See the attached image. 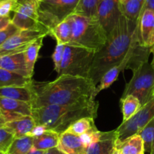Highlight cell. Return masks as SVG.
Segmentation results:
<instances>
[{
  "instance_id": "41",
  "label": "cell",
  "mask_w": 154,
  "mask_h": 154,
  "mask_svg": "<svg viewBox=\"0 0 154 154\" xmlns=\"http://www.w3.org/2000/svg\"><path fill=\"white\" fill-rule=\"evenodd\" d=\"M5 123H6L5 120V119L3 118L2 116L1 115V114H0V128L4 126L5 125Z\"/></svg>"
},
{
  "instance_id": "14",
  "label": "cell",
  "mask_w": 154,
  "mask_h": 154,
  "mask_svg": "<svg viewBox=\"0 0 154 154\" xmlns=\"http://www.w3.org/2000/svg\"><path fill=\"white\" fill-rule=\"evenodd\" d=\"M57 148L66 154H87V150L80 136L66 131L60 134Z\"/></svg>"
},
{
  "instance_id": "7",
  "label": "cell",
  "mask_w": 154,
  "mask_h": 154,
  "mask_svg": "<svg viewBox=\"0 0 154 154\" xmlns=\"http://www.w3.org/2000/svg\"><path fill=\"white\" fill-rule=\"evenodd\" d=\"M80 0H40L38 21L51 31L74 13Z\"/></svg>"
},
{
  "instance_id": "26",
  "label": "cell",
  "mask_w": 154,
  "mask_h": 154,
  "mask_svg": "<svg viewBox=\"0 0 154 154\" xmlns=\"http://www.w3.org/2000/svg\"><path fill=\"white\" fill-rule=\"evenodd\" d=\"M124 69H126V66H125L123 63H121V64L118 65V66H116L114 67L111 68L108 72H105L103 76L102 77V78H101L98 85L96 86V96H97L99 92L111 87L114 84V82L117 81L120 72L124 70Z\"/></svg>"
},
{
  "instance_id": "21",
  "label": "cell",
  "mask_w": 154,
  "mask_h": 154,
  "mask_svg": "<svg viewBox=\"0 0 154 154\" xmlns=\"http://www.w3.org/2000/svg\"><path fill=\"white\" fill-rule=\"evenodd\" d=\"M146 0H119L123 16L132 20L138 21Z\"/></svg>"
},
{
  "instance_id": "5",
  "label": "cell",
  "mask_w": 154,
  "mask_h": 154,
  "mask_svg": "<svg viewBox=\"0 0 154 154\" xmlns=\"http://www.w3.org/2000/svg\"><path fill=\"white\" fill-rule=\"evenodd\" d=\"M96 52L88 48L66 45L61 70L58 75H68L89 78Z\"/></svg>"
},
{
  "instance_id": "1",
  "label": "cell",
  "mask_w": 154,
  "mask_h": 154,
  "mask_svg": "<svg viewBox=\"0 0 154 154\" xmlns=\"http://www.w3.org/2000/svg\"><path fill=\"white\" fill-rule=\"evenodd\" d=\"M138 21L121 15L115 28L108 35L105 45L96 51L90 69L89 78L97 86L105 72L123 63L126 69H136L148 61L152 48L140 45Z\"/></svg>"
},
{
  "instance_id": "6",
  "label": "cell",
  "mask_w": 154,
  "mask_h": 154,
  "mask_svg": "<svg viewBox=\"0 0 154 154\" xmlns=\"http://www.w3.org/2000/svg\"><path fill=\"white\" fill-rule=\"evenodd\" d=\"M132 72V78L125 87L121 98L129 95L135 96L139 99L142 107L153 97L154 63L145 62Z\"/></svg>"
},
{
  "instance_id": "43",
  "label": "cell",
  "mask_w": 154,
  "mask_h": 154,
  "mask_svg": "<svg viewBox=\"0 0 154 154\" xmlns=\"http://www.w3.org/2000/svg\"><path fill=\"white\" fill-rule=\"evenodd\" d=\"M151 154H154V146H153V150H152Z\"/></svg>"
},
{
  "instance_id": "19",
  "label": "cell",
  "mask_w": 154,
  "mask_h": 154,
  "mask_svg": "<svg viewBox=\"0 0 154 154\" xmlns=\"http://www.w3.org/2000/svg\"><path fill=\"white\" fill-rule=\"evenodd\" d=\"M115 148L122 154H144V141L138 134L128 137L124 140H117Z\"/></svg>"
},
{
  "instance_id": "32",
  "label": "cell",
  "mask_w": 154,
  "mask_h": 154,
  "mask_svg": "<svg viewBox=\"0 0 154 154\" xmlns=\"http://www.w3.org/2000/svg\"><path fill=\"white\" fill-rule=\"evenodd\" d=\"M101 135H102V132L98 130L97 128H95V129H91L86 133L80 135V138H81V141L84 143V145L88 147L93 143L99 141L100 140Z\"/></svg>"
},
{
  "instance_id": "22",
  "label": "cell",
  "mask_w": 154,
  "mask_h": 154,
  "mask_svg": "<svg viewBox=\"0 0 154 154\" xmlns=\"http://www.w3.org/2000/svg\"><path fill=\"white\" fill-rule=\"evenodd\" d=\"M32 82V78L0 69V87H25L30 85Z\"/></svg>"
},
{
  "instance_id": "45",
  "label": "cell",
  "mask_w": 154,
  "mask_h": 154,
  "mask_svg": "<svg viewBox=\"0 0 154 154\" xmlns=\"http://www.w3.org/2000/svg\"><path fill=\"white\" fill-rule=\"evenodd\" d=\"M144 154H145V153H144Z\"/></svg>"
},
{
  "instance_id": "15",
  "label": "cell",
  "mask_w": 154,
  "mask_h": 154,
  "mask_svg": "<svg viewBox=\"0 0 154 154\" xmlns=\"http://www.w3.org/2000/svg\"><path fill=\"white\" fill-rule=\"evenodd\" d=\"M0 69L32 78L27 70L24 53L0 57Z\"/></svg>"
},
{
  "instance_id": "17",
  "label": "cell",
  "mask_w": 154,
  "mask_h": 154,
  "mask_svg": "<svg viewBox=\"0 0 154 154\" xmlns=\"http://www.w3.org/2000/svg\"><path fill=\"white\" fill-rule=\"evenodd\" d=\"M35 126L36 123L32 116H24L13 121L8 122L5 125L15 138L27 136Z\"/></svg>"
},
{
  "instance_id": "34",
  "label": "cell",
  "mask_w": 154,
  "mask_h": 154,
  "mask_svg": "<svg viewBox=\"0 0 154 154\" xmlns=\"http://www.w3.org/2000/svg\"><path fill=\"white\" fill-rule=\"evenodd\" d=\"M17 5V0H0V17H10L11 12H14Z\"/></svg>"
},
{
  "instance_id": "16",
  "label": "cell",
  "mask_w": 154,
  "mask_h": 154,
  "mask_svg": "<svg viewBox=\"0 0 154 154\" xmlns=\"http://www.w3.org/2000/svg\"><path fill=\"white\" fill-rule=\"evenodd\" d=\"M117 140V131L102 132L100 140L87 147V154H112Z\"/></svg>"
},
{
  "instance_id": "30",
  "label": "cell",
  "mask_w": 154,
  "mask_h": 154,
  "mask_svg": "<svg viewBox=\"0 0 154 154\" xmlns=\"http://www.w3.org/2000/svg\"><path fill=\"white\" fill-rule=\"evenodd\" d=\"M144 141V153L151 154L154 146V117L138 132Z\"/></svg>"
},
{
  "instance_id": "35",
  "label": "cell",
  "mask_w": 154,
  "mask_h": 154,
  "mask_svg": "<svg viewBox=\"0 0 154 154\" xmlns=\"http://www.w3.org/2000/svg\"><path fill=\"white\" fill-rule=\"evenodd\" d=\"M19 31H20V29L17 28L12 23L9 24L5 29L0 31V47L5 43V42L7 39H8L9 38L11 37L12 35H15L16 33H17Z\"/></svg>"
},
{
  "instance_id": "24",
  "label": "cell",
  "mask_w": 154,
  "mask_h": 154,
  "mask_svg": "<svg viewBox=\"0 0 154 154\" xmlns=\"http://www.w3.org/2000/svg\"><path fill=\"white\" fill-rule=\"evenodd\" d=\"M122 104L123 121L126 122L133 117L141 108V104L139 99L135 96L129 95L120 99Z\"/></svg>"
},
{
  "instance_id": "38",
  "label": "cell",
  "mask_w": 154,
  "mask_h": 154,
  "mask_svg": "<svg viewBox=\"0 0 154 154\" xmlns=\"http://www.w3.org/2000/svg\"><path fill=\"white\" fill-rule=\"evenodd\" d=\"M146 9H149V10L154 11V0H146L143 11L146 10Z\"/></svg>"
},
{
  "instance_id": "37",
  "label": "cell",
  "mask_w": 154,
  "mask_h": 154,
  "mask_svg": "<svg viewBox=\"0 0 154 154\" xmlns=\"http://www.w3.org/2000/svg\"><path fill=\"white\" fill-rule=\"evenodd\" d=\"M10 23H11V17H0V31L5 29Z\"/></svg>"
},
{
  "instance_id": "9",
  "label": "cell",
  "mask_w": 154,
  "mask_h": 154,
  "mask_svg": "<svg viewBox=\"0 0 154 154\" xmlns=\"http://www.w3.org/2000/svg\"><path fill=\"white\" fill-rule=\"evenodd\" d=\"M154 117V89L152 99L143 105L140 111L128 121L123 122L116 129L117 140H124L138 134L145 125Z\"/></svg>"
},
{
  "instance_id": "44",
  "label": "cell",
  "mask_w": 154,
  "mask_h": 154,
  "mask_svg": "<svg viewBox=\"0 0 154 154\" xmlns=\"http://www.w3.org/2000/svg\"><path fill=\"white\" fill-rule=\"evenodd\" d=\"M0 154H5V153H0Z\"/></svg>"
},
{
  "instance_id": "25",
  "label": "cell",
  "mask_w": 154,
  "mask_h": 154,
  "mask_svg": "<svg viewBox=\"0 0 154 154\" xmlns=\"http://www.w3.org/2000/svg\"><path fill=\"white\" fill-rule=\"evenodd\" d=\"M44 38L45 37H41L38 38L24 52L27 70H28L29 76L31 78H32L33 73H34L35 64L38 57L39 51H40L42 44H43Z\"/></svg>"
},
{
  "instance_id": "29",
  "label": "cell",
  "mask_w": 154,
  "mask_h": 154,
  "mask_svg": "<svg viewBox=\"0 0 154 154\" xmlns=\"http://www.w3.org/2000/svg\"><path fill=\"white\" fill-rule=\"evenodd\" d=\"M94 120L95 119L92 118V117H84V118L80 119L72 123L68 128L66 132L80 136L88 131L96 128Z\"/></svg>"
},
{
  "instance_id": "4",
  "label": "cell",
  "mask_w": 154,
  "mask_h": 154,
  "mask_svg": "<svg viewBox=\"0 0 154 154\" xmlns=\"http://www.w3.org/2000/svg\"><path fill=\"white\" fill-rule=\"evenodd\" d=\"M72 25V36L70 45L82 47L98 51L106 43L108 34L97 18L72 14L68 17Z\"/></svg>"
},
{
  "instance_id": "12",
  "label": "cell",
  "mask_w": 154,
  "mask_h": 154,
  "mask_svg": "<svg viewBox=\"0 0 154 154\" xmlns=\"http://www.w3.org/2000/svg\"><path fill=\"white\" fill-rule=\"evenodd\" d=\"M32 105L30 102L0 97V114L6 123L24 116H32Z\"/></svg>"
},
{
  "instance_id": "23",
  "label": "cell",
  "mask_w": 154,
  "mask_h": 154,
  "mask_svg": "<svg viewBox=\"0 0 154 154\" xmlns=\"http://www.w3.org/2000/svg\"><path fill=\"white\" fill-rule=\"evenodd\" d=\"M50 35L54 36L57 44L69 45L72 41V29L71 23L68 18L60 23L51 31Z\"/></svg>"
},
{
  "instance_id": "20",
  "label": "cell",
  "mask_w": 154,
  "mask_h": 154,
  "mask_svg": "<svg viewBox=\"0 0 154 154\" xmlns=\"http://www.w3.org/2000/svg\"><path fill=\"white\" fill-rule=\"evenodd\" d=\"M60 135L52 130L46 132L38 137L33 138L32 148L37 150L47 151L50 149L57 147Z\"/></svg>"
},
{
  "instance_id": "33",
  "label": "cell",
  "mask_w": 154,
  "mask_h": 154,
  "mask_svg": "<svg viewBox=\"0 0 154 154\" xmlns=\"http://www.w3.org/2000/svg\"><path fill=\"white\" fill-rule=\"evenodd\" d=\"M65 45L62 44H57L55 50L54 51V54L52 55L53 61L54 63V70L57 72V74H60L61 70L62 63L63 60V55H64Z\"/></svg>"
},
{
  "instance_id": "10",
  "label": "cell",
  "mask_w": 154,
  "mask_h": 154,
  "mask_svg": "<svg viewBox=\"0 0 154 154\" xmlns=\"http://www.w3.org/2000/svg\"><path fill=\"white\" fill-rule=\"evenodd\" d=\"M48 35V32L42 30H20L0 47V57L24 53L38 38Z\"/></svg>"
},
{
  "instance_id": "13",
  "label": "cell",
  "mask_w": 154,
  "mask_h": 154,
  "mask_svg": "<svg viewBox=\"0 0 154 154\" xmlns=\"http://www.w3.org/2000/svg\"><path fill=\"white\" fill-rule=\"evenodd\" d=\"M140 45L145 48L154 47V11L146 9L141 12L138 23Z\"/></svg>"
},
{
  "instance_id": "46",
  "label": "cell",
  "mask_w": 154,
  "mask_h": 154,
  "mask_svg": "<svg viewBox=\"0 0 154 154\" xmlns=\"http://www.w3.org/2000/svg\"><path fill=\"white\" fill-rule=\"evenodd\" d=\"M17 1H18V0H17Z\"/></svg>"
},
{
  "instance_id": "2",
  "label": "cell",
  "mask_w": 154,
  "mask_h": 154,
  "mask_svg": "<svg viewBox=\"0 0 154 154\" xmlns=\"http://www.w3.org/2000/svg\"><path fill=\"white\" fill-rule=\"evenodd\" d=\"M35 94L32 108L48 105H65L96 99V85L91 79L72 75H60L50 82L31 84Z\"/></svg>"
},
{
  "instance_id": "42",
  "label": "cell",
  "mask_w": 154,
  "mask_h": 154,
  "mask_svg": "<svg viewBox=\"0 0 154 154\" xmlns=\"http://www.w3.org/2000/svg\"><path fill=\"white\" fill-rule=\"evenodd\" d=\"M112 154H122V153L120 151V150H117V148H115V149H114V151H113Z\"/></svg>"
},
{
  "instance_id": "3",
  "label": "cell",
  "mask_w": 154,
  "mask_h": 154,
  "mask_svg": "<svg viewBox=\"0 0 154 154\" xmlns=\"http://www.w3.org/2000/svg\"><path fill=\"white\" fill-rule=\"evenodd\" d=\"M99 102L94 100L65 105H48L32 108V117L36 125H42L48 130L60 134L77 120L84 117L96 119Z\"/></svg>"
},
{
  "instance_id": "40",
  "label": "cell",
  "mask_w": 154,
  "mask_h": 154,
  "mask_svg": "<svg viewBox=\"0 0 154 154\" xmlns=\"http://www.w3.org/2000/svg\"><path fill=\"white\" fill-rule=\"evenodd\" d=\"M45 151H42V150H37L35 149H32L27 154H44Z\"/></svg>"
},
{
  "instance_id": "27",
  "label": "cell",
  "mask_w": 154,
  "mask_h": 154,
  "mask_svg": "<svg viewBox=\"0 0 154 154\" xmlns=\"http://www.w3.org/2000/svg\"><path fill=\"white\" fill-rule=\"evenodd\" d=\"M103 0H80L73 14L91 18H97L99 5Z\"/></svg>"
},
{
  "instance_id": "28",
  "label": "cell",
  "mask_w": 154,
  "mask_h": 154,
  "mask_svg": "<svg viewBox=\"0 0 154 154\" xmlns=\"http://www.w3.org/2000/svg\"><path fill=\"white\" fill-rule=\"evenodd\" d=\"M33 138L24 136L14 138L6 154H27L32 149Z\"/></svg>"
},
{
  "instance_id": "18",
  "label": "cell",
  "mask_w": 154,
  "mask_h": 154,
  "mask_svg": "<svg viewBox=\"0 0 154 154\" xmlns=\"http://www.w3.org/2000/svg\"><path fill=\"white\" fill-rule=\"evenodd\" d=\"M0 97L32 103L35 94L30 84L25 87H0Z\"/></svg>"
},
{
  "instance_id": "39",
  "label": "cell",
  "mask_w": 154,
  "mask_h": 154,
  "mask_svg": "<svg viewBox=\"0 0 154 154\" xmlns=\"http://www.w3.org/2000/svg\"><path fill=\"white\" fill-rule=\"evenodd\" d=\"M44 154H66V153H64L63 151L59 150L57 147H54V148L50 149V150L45 151Z\"/></svg>"
},
{
  "instance_id": "31",
  "label": "cell",
  "mask_w": 154,
  "mask_h": 154,
  "mask_svg": "<svg viewBox=\"0 0 154 154\" xmlns=\"http://www.w3.org/2000/svg\"><path fill=\"white\" fill-rule=\"evenodd\" d=\"M14 138L13 134L5 126L0 128V153L6 154Z\"/></svg>"
},
{
  "instance_id": "11",
  "label": "cell",
  "mask_w": 154,
  "mask_h": 154,
  "mask_svg": "<svg viewBox=\"0 0 154 154\" xmlns=\"http://www.w3.org/2000/svg\"><path fill=\"white\" fill-rule=\"evenodd\" d=\"M121 15L119 0H103L99 6L96 17L108 35L118 23Z\"/></svg>"
},
{
  "instance_id": "8",
  "label": "cell",
  "mask_w": 154,
  "mask_h": 154,
  "mask_svg": "<svg viewBox=\"0 0 154 154\" xmlns=\"http://www.w3.org/2000/svg\"><path fill=\"white\" fill-rule=\"evenodd\" d=\"M40 0H18L11 23L20 30H42L50 32L38 21V5Z\"/></svg>"
},
{
  "instance_id": "36",
  "label": "cell",
  "mask_w": 154,
  "mask_h": 154,
  "mask_svg": "<svg viewBox=\"0 0 154 154\" xmlns=\"http://www.w3.org/2000/svg\"><path fill=\"white\" fill-rule=\"evenodd\" d=\"M48 129L45 127V126H42V125H36L32 130L27 135V136L32 137V138H35V137H38L42 135V134L45 133Z\"/></svg>"
}]
</instances>
